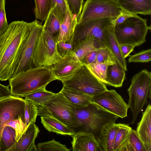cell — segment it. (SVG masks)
Returning <instances> with one entry per match:
<instances>
[{"label": "cell", "mask_w": 151, "mask_h": 151, "mask_svg": "<svg viewBox=\"0 0 151 151\" xmlns=\"http://www.w3.org/2000/svg\"><path fill=\"white\" fill-rule=\"evenodd\" d=\"M5 0H0V9L3 6H5Z\"/></svg>", "instance_id": "obj_46"}, {"label": "cell", "mask_w": 151, "mask_h": 151, "mask_svg": "<svg viewBox=\"0 0 151 151\" xmlns=\"http://www.w3.org/2000/svg\"><path fill=\"white\" fill-rule=\"evenodd\" d=\"M42 25L38 20L31 22L29 33L23 43L18 53L14 65L12 77L18 73L33 68L32 57Z\"/></svg>", "instance_id": "obj_9"}, {"label": "cell", "mask_w": 151, "mask_h": 151, "mask_svg": "<svg viewBox=\"0 0 151 151\" xmlns=\"http://www.w3.org/2000/svg\"><path fill=\"white\" fill-rule=\"evenodd\" d=\"M125 76V71L117 63L109 65L106 79L107 85L115 87L122 86Z\"/></svg>", "instance_id": "obj_24"}, {"label": "cell", "mask_w": 151, "mask_h": 151, "mask_svg": "<svg viewBox=\"0 0 151 151\" xmlns=\"http://www.w3.org/2000/svg\"><path fill=\"white\" fill-rule=\"evenodd\" d=\"M16 142V133L14 129L9 126H5L1 134V151H9L14 145Z\"/></svg>", "instance_id": "obj_28"}, {"label": "cell", "mask_w": 151, "mask_h": 151, "mask_svg": "<svg viewBox=\"0 0 151 151\" xmlns=\"http://www.w3.org/2000/svg\"><path fill=\"white\" fill-rule=\"evenodd\" d=\"M91 102L119 117L127 116L128 105L114 90L107 89L93 96Z\"/></svg>", "instance_id": "obj_12"}, {"label": "cell", "mask_w": 151, "mask_h": 151, "mask_svg": "<svg viewBox=\"0 0 151 151\" xmlns=\"http://www.w3.org/2000/svg\"><path fill=\"white\" fill-rule=\"evenodd\" d=\"M114 18L99 19L78 23L74 31L73 42L93 39L98 49L106 48L105 35L109 29L114 26L113 23Z\"/></svg>", "instance_id": "obj_7"}, {"label": "cell", "mask_w": 151, "mask_h": 151, "mask_svg": "<svg viewBox=\"0 0 151 151\" xmlns=\"http://www.w3.org/2000/svg\"><path fill=\"white\" fill-rule=\"evenodd\" d=\"M120 47L123 55L125 58L133 51L135 47L128 44L120 45Z\"/></svg>", "instance_id": "obj_44"}, {"label": "cell", "mask_w": 151, "mask_h": 151, "mask_svg": "<svg viewBox=\"0 0 151 151\" xmlns=\"http://www.w3.org/2000/svg\"><path fill=\"white\" fill-rule=\"evenodd\" d=\"M5 6L0 9V35L6 31L9 25L6 17Z\"/></svg>", "instance_id": "obj_41"}, {"label": "cell", "mask_w": 151, "mask_h": 151, "mask_svg": "<svg viewBox=\"0 0 151 151\" xmlns=\"http://www.w3.org/2000/svg\"><path fill=\"white\" fill-rule=\"evenodd\" d=\"M150 26L147 20L137 15H133L123 23L114 26V31L119 45L139 46L146 41V37Z\"/></svg>", "instance_id": "obj_4"}, {"label": "cell", "mask_w": 151, "mask_h": 151, "mask_svg": "<svg viewBox=\"0 0 151 151\" xmlns=\"http://www.w3.org/2000/svg\"><path fill=\"white\" fill-rule=\"evenodd\" d=\"M31 26V22L14 21L0 35V80H9L12 77L18 53Z\"/></svg>", "instance_id": "obj_1"}, {"label": "cell", "mask_w": 151, "mask_h": 151, "mask_svg": "<svg viewBox=\"0 0 151 151\" xmlns=\"http://www.w3.org/2000/svg\"><path fill=\"white\" fill-rule=\"evenodd\" d=\"M37 151H70L65 145H63L54 139L38 143Z\"/></svg>", "instance_id": "obj_34"}, {"label": "cell", "mask_w": 151, "mask_h": 151, "mask_svg": "<svg viewBox=\"0 0 151 151\" xmlns=\"http://www.w3.org/2000/svg\"><path fill=\"white\" fill-rule=\"evenodd\" d=\"M73 41L56 42V50L58 54L62 58L67 56L72 52L73 49Z\"/></svg>", "instance_id": "obj_39"}, {"label": "cell", "mask_w": 151, "mask_h": 151, "mask_svg": "<svg viewBox=\"0 0 151 151\" xmlns=\"http://www.w3.org/2000/svg\"><path fill=\"white\" fill-rule=\"evenodd\" d=\"M38 116H40L41 123L45 129L48 132L71 136L75 133L73 128L69 127L50 115L42 114Z\"/></svg>", "instance_id": "obj_21"}, {"label": "cell", "mask_w": 151, "mask_h": 151, "mask_svg": "<svg viewBox=\"0 0 151 151\" xmlns=\"http://www.w3.org/2000/svg\"><path fill=\"white\" fill-rule=\"evenodd\" d=\"M72 53L80 61L89 52L98 49L93 39L77 41L73 42Z\"/></svg>", "instance_id": "obj_25"}, {"label": "cell", "mask_w": 151, "mask_h": 151, "mask_svg": "<svg viewBox=\"0 0 151 151\" xmlns=\"http://www.w3.org/2000/svg\"><path fill=\"white\" fill-rule=\"evenodd\" d=\"M62 82L63 87L92 96L108 89L106 84L97 79L84 65Z\"/></svg>", "instance_id": "obj_8"}, {"label": "cell", "mask_w": 151, "mask_h": 151, "mask_svg": "<svg viewBox=\"0 0 151 151\" xmlns=\"http://www.w3.org/2000/svg\"><path fill=\"white\" fill-rule=\"evenodd\" d=\"M56 79L51 68L40 66L20 72L9 80L11 95L24 97L38 90L45 88Z\"/></svg>", "instance_id": "obj_2"}, {"label": "cell", "mask_w": 151, "mask_h": 151, "mask_svg": "<svg viewBox=\"0 0 151 151\" xmlns=\"http://www.w3.org/2000/svg\"><path fill=\"white\" fill-rule=\"evenodd\" d=\"M9 85L4 86L0 83V100L11 96Z\"/></svg>", "instance_id": "obj_45"}, {"label": "cell", "mask_w": 151, "mask_h": 151, "mask_svg": "<svg viewBox=\"0 0 151 151\" xmlns=\"http://www.w3.org/2000/svg\"><path fill=\"white\" fill-rule=\"evenodd\" d=\"M122 11L116 0H86L78 18V23L115 17L120 14Z\"/></svg>", "instance_id": "obj_11"}, {"label": "cell", "mask_w": 151, "mask_h": 151, "mask_svg": "<svg viewBox=\"0 0 151 151\" xmlns=\"http://www.w3.org/2000/svg\"><path fill=\"white\" fill-rule=\"evenodd\" d=\"M151 60V50L150 49L142 51L131 56L129 58V63L149 62Z\"/></svg>", "instance_id": "obj_38"}, {"label": "cell", "mask_w": 151, "mask_h": 151, "mask_svg": "<svg viewBox=\"0 0 151 151\" xmlns=\"http://www.w3.org/2000/svg\"><path fill=\"white\" fill-rule=\"evenodd\" d=\"M69 9L72 14L77 18L81 12L83 0H66Z\"/></svg>", "instance_id": "obj_40"}, {"label": "cell", "mask_w": 151, "mask_h": 151, "mask_svg": "<svg viewBox=\"0 0 151 151\" xmlns=\"http://www.w3.org/2000/svg\"><path fill=\"white\" fill-rule=\"evenodd\" d=\"M96 63H106L109 65L116 63L114 57L107 47L97 50Z\"/></svg>", "instance_id": "obj_37"}, {"label": "cell", "mask_w": 151, "mask_h": 151, "mask_svg": "<svg viewBox=\"0 0 151 151\" xmlns=\"http://www.w3.org/2000/svg\"><path fill=\"white\" fill-rule=\"evenodd\" d=\"M61 22L58 18L50 11L43 25V30L47 31L57 41Z\"/></svg>", "instance_id": "obj_29"}, {"label": "cell", "mask_w": 151, "mask_h": 151, "mask_svg": "<svg viewBox=\"0 0 151 151\" xmlns=\"http://www.w3.org/2000/svg\"><path fill=\"white\" fill-rule=\"evenodd\" d=\"M10 126L14 129L17 142L26 129L24 117L21 116H19L8 122L5 124V126Z\"/></svg>", "instance_id": "obj_36"}, {"label": "cell", "mask_w": 151, "mask_h": 151, "mask_svg": "<svg viewBox=\"0 0 151 151\" xmlns=\"http://www.w3.org/2000/svg\"><path fill=\"white\" fill-rule=\"evenodd\" d=\"M97 50L89 52L83 58L81 61L83 65H87L96 62Z\"/></svg>", "instance_id": "obj_42"}, {"label": "cell", "mask_w": 151, "mask_h": 151, "mask_svg": "<svg viewBox=\"0 0 151 151\" xmlns=\"http://www.w3.org/2000/svg\"><path fill=\"white\" fill-rule=\"evenodd\" d=\"M128 105L131 110V124L135 122L139 113L151 99V73L146 69L136 74L133 77L128 89Z\"/></svg>", "instance_id": "obj_3"}, {"label": "cell", "mask_w": 151, "mask_h": 151, "mask_svg": "<svg viewBox=\"0 0 151 151\" xmlns=\"http://www.w3.org/2000/svg\"><path fill=\"white\" fill-rule=\"evenodd\" d=\"M151 106L149 104L142 113L136 132L145 151H151Z\"/></svg>", "instance_id": "obj_17"}, {"label": "cell", "mask_w": 151, "mask_h": 151, "mask_svg": "<svg viewBox=\"0 0 151 151\" xmlns=\"http://www.w3.org/2000/svg\"><path fill=\"white\" fill-rule=\"evenodd\" d=\"M73 151H103L94 134L83 131L75 133L72 136Z\"/></svg>", "instance_id": "obj_15"}, {"label": "cell", "mask_w": 151, "mask_h": 151, "mask_svg": "<svg viewBox=\"0 0 151 151\" xmlns=\"http://www.w3.org/2000/svg\"><path fill=\"white\" fill-rule=\"evenodd\" d=\"M34 13L37 19L45 21L51 8V0H35Z\"/></svg>", "instance_id": "obj_30"}, {"label": "cell", "mask_w": 151, "mask_h": 151, "mask_svg": "<svg viewBox=\"0 0 151 151\" xmlns=\"http://www.w3.org/2000/svg\"><path fill=\"white\" fill-rule=\"evenodd\" d=\"M75 113L85 129L84 131L93 133L96 139L100 128L104 124L109 122H115L119 118L92 102L85 107L76 108Z\"/></svg>", "instance_id": "obj_6"}, {"label": "cell", "mask_w": 151, "mask_h": 151, "mask_svg": "<svg viewBox=\"0 0 151 151\" xmlns=\"http://www.w3.org/2000/svg\"><path fill=\"white\" fill-rule=\"evenodd\" d=\"M24 119L26 129L35 123L38 116V106L32 102L25 99Z\"/></svg>", "instance_id": "obj_31"}, {"label": "cell", "mask_w": 151, "mask_h": 151, "mask_svg": "<svg viewBox=\"0 0 151 151\" xmlns=\"http://www.w3.org/2000/svg\"><path fill=\"white\" fill-rule=\"evenodd\" d=\"M83 65L72 52L54 65L51 68L56 80L62 82L76 73Z\"/></svg>", "instance_id": "obj_14"}, {"label": "cell", "mask_w": 151, "mask_h": 151, "mask_svg": "<svg viewBox=\"0 0 151 151\" xmlns=\"http://www.w3.org/2000/svg\"><path fill=\"white\" fill-rule=\"evenodd\" d=\"M40 132L38 127L35 123H33L26 129L9 151H37L35 141Z\"/></svg>", "instance_id": "obj_16"}, {"label": "cell", "mask_w": 151, "mask_h": 151, "mask_svg": "<svg viewBox=\"0 0 151 151\" xmlns=\"http://www.w3.org/2000/svg\"><path fill=\"white\" fill-rule=\"evenodd\" d=\"M123 151H145L143 145L135 130L132 129L131 130Z\"/></svg>", "instance_id": "obj_32"}, {"label": "cell", "mask_w": 151, "mask_h": 151, "mask_svg": "<svg viewBox=\"0 0 151 151\" xmlns=\"http://www.w3.org/2000/svg\"><path fill=\"white\" fill-rule=\"evenodd\" d=\"M120 123L110 122L101 127L96 139L103 151H113V146L116 133Z\"/></svg>", "instance_id": "obj_18"}, {"label": "cell", "mask_w": 151, "mask_h": 151, "mask_svg": "<svg viewBox=\"0 0 151 151\" xmlns=\"http://www.w3.org/2000/svg\"><path fill=\"white\" fill-rule=\"evenodd\" d=\"M132 129L128 125L120 123L114 139L113 151H123Z\"/></svg>", "instance_id": "obj_26"}, {"label": "cell", "mask_w": 151, "mask_h": 151, "mask_svg": "<svg viewBox=\"0 0 151 151\" xmlns=\"http://www.w3.org/2000/svg\"><path fill=\"white\" fill-rule=\"evenodd\" d=\"M85 65L97 79L101 82L106 83L107 71L109 65L108 64L106 63H95Z\"/></svg>", "instance_id": "obj_33"}, {"label": "cell", "mask_w": 151, "mask_h": 151, "mask_svg": "<svg viewBox=\"0 0 151 151\" xmlns=\"http://www.w3.org/2000/svg\"><path fill=\"white\" fill-rule=\"evenodd\" d=\"M114 26L109 29L105 34V40L106 46L114 57L116 63L125 71H127V61L115 36Z\"/></svg>", "instance_id": "obj_22"}, {"label": "cell", "mask_w": 151, "mask_h": 151, "mask_svg": "<svg viewBox=\"0 0 151 151\" xmlns=\"http://www.w3.org/2000/svg\"><path fill=\"white\" fill-rule=\"evenodd\" d=\"M116 0L122 10L132 14H151V0Z\"/></svg>", "instance_id": "obj_20"}, {"label": "cell", "mask_w": 151, "mask_h": 151, "mask_svg": "<svg viewBox=\"0 0 151 151\" xmlns=\"http://www.w3.org/2000/svg\"><path fill=\"white\" fill-rule=\"evenodd\" d=\"M133 15L123 10L120 14L113 18V24L114 26H115L120 24L124 22L128 18Z\"/></svg>", "instance_id": "obj_43"}, {"label": "cell", "mask_w": 151, "mask_h": 151, "mask_svg": "<svg viewBox=\"0 0 151 151\" xmlns=\"http://www.w3.org/2000/svg\"><path fill=\"white\" fill-rule=\"evenodd\" d=\"M46 88L38 90L25 96V99L32 102L37 106H43L55 94Z\"/></svg>", "instance_id": "obj_27"}, {"label": "cell", "mask_w": 151, "mask_h": 151, "mask_svg": "<svg viewBox=\"0 0 151 151\" xmlns=\"http://www.w3.org/2000/svg\"><path fill=\"white\" fill-rule=\"evenodd\" d=\"M38 106V116L42 114L50 115L73 128L82 126L75 114L76 107L67 99L60 91L55 93L43 106Z\"/></svg>", "instance_id": "obj_5"}, {"label": "cell", "mask_w": 151, "mask_h": 151, "mask_svg": "<svg viewBox=\"0 0 151 151\" xmlns=\"http://www.w3.org/2000/svg\"><path fill=\"white\" fill-rule=\"evenodd\" d=\"M56 43L55 38L42 29L33 54V68L42 66L50 67L62 58L57 52Z\"/></svg>", "instance_id": "obj_10"}, {"label": "cell", "mask_w": 151, "mask_h": 151, "mask_svg": "<svg viewBox=\"0 0 151 151\" xmlns=\"http://www.w3.org/2000/svg\"><path fill=\"white\" fill-rule=\"evenodd\" d=\"M25 100L11 96L0 100V151L2 132L5 124L19 116L24 117Z\"/></svg>", "instance_id": "obj_13"}, {"label": "cell", "mask_w": 151, "mask_h": 151, "mask_svg": "<svg viewBox=\"0 0 151 151\" xmlns=\"http://www.w3.org/2000/svg\"><path fill=\"white\" fill-rule=\"evenodd\" d=\"M77 23L78 18L72 14L67 4L65 16L61 23L57 42H73L74 31Z\"/></svg>", "instance_id": "obj_19"}, {"label": "cell", "mask_w": 151, "mask_h": 151, "mask_svg": "<svg viewBox=\"0 0 151 151\" xmlns=\"http://www.w3.org/2000/svg\"><path fill=\"white\" fill-rule=\"evenodd\" d=\"M67 8L66 0H51L50 11L61 23L65 17Z\"/></svg>", "instance_id": "obj_35"}, {"label": "cell", "mask_w": 151, "mask_h": 151, "mask_svg": "<svg viewBox=\"0 0 151 151\" xmlns=\"http://www.w3.org/2000/svg\"><path fill=\"white\" fill-rule=\"evenodd\" d=\"M64 97L77 108L85 107L91 103L93 96L63 87L60 91Z\"/></svg>", "instance_id": "obj_23"}]
</instances>
